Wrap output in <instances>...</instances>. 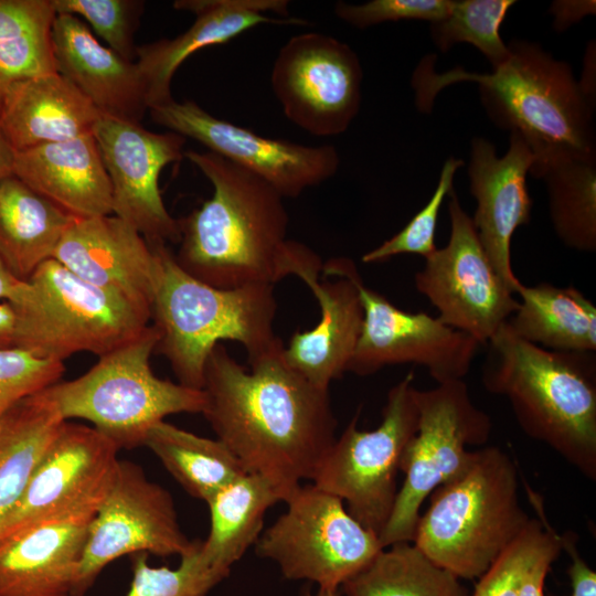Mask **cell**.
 Here are the masks:
<instances>
[{
    "instance_id": "6da1fadb",
    "label": "cell",
    "mask_w": 596,
    "mask_h": 596,
    "mask_svg": "<svg viewBox=\"0 0 596 596\" xmlns=\"http://www.w3.org/2000/svg\"><path fill=\"white\" fill-rule=\"evenodd\" d=\"M284 343L246 370L219 343L207 358L202 414L247 473L266 478L286 501L312 476L333 441L328 390L285 362Z\"/></svg>"
},
{
    "instance_id": "7a4b0ae2",
    "label": "cell",
    "mask_w": 596,
    "mask_h": 596,
    "mask_svg": "<svg viewBox=\"0 0 596 596\" xmlns=\"http://www.w3.org/2000/svg\"><path fill=\"white\" fill-rule=\"evenodd\" d=\"M508 47V58L491 73L461 66L437 73L435 55L425 56L412 76L418 110L430 113L443 88L473 82L490 120L519 132L529 145L534 156L530 172L558 156L596 158L595 104L585 96L570 64L535 42L512 40Z\"/></svg>"
},
{
    "instance_id": "3957f363",
    "label": "cell",
    "mask_w": 596,
    "mask_h": 596,
    "mask_svg": "<svg viewBox=\"0 0 596 596\" xmlns=\"http://www.w3.org/2000/svg\"><path fill=\"white\" fill-rule=\"evenodd\" d=\"M213 193L178 219L174 258L192 277L216 288L273 285L286 277L288 213L284 198L265 180L211 152L189 150Z\"/></svg>"
},
{
    "instance_id": "277c9868",
    "label": "cell",
    "mask_w": 596,
    "mask_h": 596,
    "mask_svg": "<svg viewBox=\"0 0 596 596\" xmlns=\"http://www.w3.org/2000/svg\"><path fill=\"white\" fill-rule=\"evenodd\" d=\"M485 389L509 402L521 429L596 479L595 352L549 350L508 321L486 344Z\"/></svg>"
},
{
    "instance_id": "5b68a950",
    "label": "cell",
    "mask_w": 596,
    "mask_h": 596,
    "mask_svg": "<svg viewBox=\"0 0 596 596\" xmlns=\"http://www.w3.org/2000/svg\"><path fill=\"white\" fill-rule=\"evenodd\" d=\"M150 245L151 319L160 334L156 350L167 358L178 383L202 390L207 358L221 341L241 343L248 362L283 342L274 332L273 285L216 288L184 272L167 244Z\"/></svg>"
},
{
    "instance_id": "8992f818",
    "label": "cell",
    "mask_w": 596,
    "mask_h": 596,
    "mask_svg": "<svg viewBox=\"0 0 596 596\" xmlns=\"http://www.w3.org/2000/svg\"><path fill=\"white\" fill-rule=\"evenodd\" d=\"M428 498L412 543L460 579L486 573L531 520L519 500L517 466L497 446L475 450L469 467Z\"/></svg>"
},
{
    "instance_id": "52a82bcc",
    "label": "cell",
    "mask_w": 596,
    "mask_h": 596,
    "mask_svg": "<svg viewBox=\"0 0 596 596\" xmlns=\"http://www.w3.org/2000/svg\"><path fill=\"white\" fill-rule=\"evenodd\" d=\"M160 339L148 326L138 337L100 355L83 375L41 393L64 421L85 419L120 449L143 446L147 432L172 414L201 413L203 390L155 375L150 356Z\"/></svg>"
},
{
    "instance_id": "ba28073f",
    "label": "cell",
    "mask_w": 596,
    "mask_h": 596,
    "mask_svg": "<svg viewBox=\"0 0 596 596\" xmlns=\"http://www.w3.org/2000/svg\"><path fill=\"white\" fill-rule=\"evenodd\" d=\"M11 305L18 315L15 347L58 361L78 352L104 355L138 337L150 320L53 258L38 267Z\"/></svg>"
},
{
    "instance_id": "9c48e42d",
    "label": "cell",
    "mask_w": 596,
    "mask_h": 596,
    "mask_svg": "<svg viewBox=\"0 0 596 596\" xmlns=\"http://www.w3.org/2000/svg\"><path fill=\"white\" fill-rule=\"evenodd\" d=\"M418 427L400 464L405 475L393 511L379 535L381 545L412 542L423 502L461 475L491 433L489 415L477 407L464 380L417 390Z\"/></svg>"
},
{
    "instance_id": "30bf717a",
    "label": "cell",
    "mask_w": 596,
    "mask_h": 596,
    "mask_svg": "<svg viewBox=\"0 0 596 596\" xmlns=\"http://www.w3.org/2000/svg\"><path fill=\"white\" fill-rule=\"evenodd\" d=\"M409 372L386 396L381 424L358 428L359 412L319 462L311 483L347 503V511L377 535L395 504L403 451L418 427L417 389Z\"/></svg>"
},
{
    "instance_id": "8fae6325",
    "label": "cell",
    "mask_w": 596,
    "mask_h": 596,
    "mask_svg": "<svg viewBox=\"0 0 596 596\" xmlns=\"http://www.w3.org/2000/svg\"><path fill=\"white\" fill-rule=\"evenodd\" d=\"M285 502L286 511L255 546L287 579L340 588L383 550L379 535L359 523L341 499L312 483L301 485Z\"/></svg>"
},
{
    "instance_id": "7c38bea8",
    "label": "cell",
    "mask_w": 596,
    "mask_h": 596,
    "mask_svg": "<svg viewBox=\"0 0 596 596\" xmlns=\"http://www.w3.org/2000/svg\"><path fill=\"white\" fill-rule=\"evenodd\" d=\"M321 272L326 277L349 276L362 305V329L347 371L366 376L387 365L413 363L426 368L437 383L468 374L481 347L472 337L438 317L397 308L364 285L349 258L329 259Z\"/></svg>"
},
{
    "instance_id": "4fadbf2b",
    "label": "cell",
    "mask_w": 596,
    "mask_h": 596,
    "mask_svg": "<svg viewBox=\"0 0 596 596\" xmlns=\"http://www.w3.org/2000/svg\"><path fill=\"white\" fill-rule=\"evenodd\" d=\"M448 196V243L424 258L414 284L441 322L486 345L519 301L492 266L455 191Z\"/></svg>"
},
{
    "instance_id": "5bb4252c",
    "label": "cell",
    "mask_w": 596,
    "mask_h": 596,
    "mask_svg": "<svg viewBox=\"0 0 596 596\" xmlns=\"http://www.w3.org/2000/svg\"><path fill=\"white\" fill-rule=\"evenodd\" d=\"M118 450L94 427L64 421L1 522L0 541L42 523L93 519L115 479Z\"/></svg>"
},
{
    "instance_id": "9a60e30c",
    "label": "cell",
    "mask_w": 596,
    "mask_h": 596,
    "mask_svg": "<svg viewBox=\"0 0 596 596\" xmlns=\"http://www.w3.org/2000/svg\"><path fill=\"white\" fill-rule=\"evenodd\" d=\"M363 70L347 43L302 32L278 50L270 86L286 118L316 137L343 134L360 111Z\"/></svg>"
},
{
    "instance_id": "2e32d148",
    "label": "cell",
    "mask_w": 596,
    "mask_h": 596,
    "mask_svg": "<svg viewBox=\"0 0 596 596\" xmlns=\"http://www.w3.org/2000/svg\"><path fill=\"white\" fill-rule=\"evenodd\" d=\"M194 545L182 532L174 502L140 466L119 460L113 485L92 519L72 596H84L99 573L128 554L183 555Z\"/></svg>"
},
{
    "instance_id": "e0dca14e",
    "label": "cell",
    "mask_w": 596,
    "mask_h": 596,
    "mask_svg": "<svg viewBox=\"0 0 596 596\" xmlns=\"http://www.w3.org/2000/svg\"><path fill=\"white\" fill-rule=\"evenodd\" d=\"M148 111L153 123L256 174L283 198L300 195L339 169V153L332 145L307 146L260 136L214 117L193 100L172 99Z\"/></svg>"
},
{
    "instance_id": "ac0fdd59",
    "label": "cell",
    "mask_w": 596,
    "mask_h": 596,
    "mask_svg": "<svg viewBox=\"0 0 596 596\" xmlns=\"http://www.w3.org/2000/svg\"><path fill=\"white\" fill-rule=\"evenodd\" d=\"M111 187L113 215L152 243H179V222L167 210L159 188L164 167L184 157L183 136L153 132L140 123L100 115L94 129Z\"/></svg>"
},
{
    "instance_id": "d6986e66",
    "label": "cell",
    "mask_w": 596,
    "mask_h": 596,
    "mask_svg": "<svg viewBox=\"0 0 596 596\" xmlns=\"http://www.w3.org/2000/svg\"><path fill=\"white\" fill-rule=\"evenodd\" d=\"M285 262L287 276H298L313 294L320 320L290 337L284 360L311 384L328 390L347 372L361 333L363 309L356 286L345 275L321 281V258L300 242L288 240Z\"/></svg>"
},
{
    "instance_id": "ffe728a7",
    "label": "cell",
    "mask_w": 596,
    "mask_h": 596,
    "mask_svg": "<svg viewBox=\"0 0 596 596\" xmlns=\"http://www.w3.org/2000/svg\"><path fill=\"white\" fill-rule=\"evenodd\" d=\"M533 161L532 150L517 131H510L503 157L489 140H471L468 177L477 203L472 224L492 266L513 294L522 283L512 268L511 242L517 228L531 221L526 175Z\"/></svg>"
},
{
    "instance_id": "44dd1931",
    "label": "cell",
    "mask_w": 596,
    "mask_h": 596,
    "mask_svg": "<svg viewBox=\"0 0 596 596\" xmlns=\"http://www.w3.org/2000/svg\"><path fill=\"white\" fill-rule=\"evenodd\" d=\"M173 7L193 13V24L173 39L136 47V63L145 82L149 108L173 99L174 73L195 52L225 44L259 24H309L307 20L290 17L287 0H177Z\"/></svg>"
},
{
    "instance_id": "7402d4cb",
    "label": "cell",
    "mask_w": 596,
    "mask_h": 596,
    "mask_svg": "<svg viewBox=\"0 0 596 596\" xmlns=\"http://www.w3.org/2000/svg\"><path fill=\"white\" fill-rule=\"evenodd\" d=\"M52 258L79 278L120 295L151 319L153 249L119 217L74 219Z\"/></svg>"
},
{
    "instance_id": "603a6c76",
    "label": "cell",
    "mask_w": 596,
    "mask_h": 596,
    "mask_svg": "<svg viewBox=\"0 0 596 596\" xmlns=\"http://www.w3.org/2000/svg\"><path fill=\"white\" fill-rule=\"evenodd\" d=\"M56 70L99 111L140 123L148 111L139 66L103 45L79 18L56 14L52 26Z\"/></svg>"
},
{
    "instance_id": "cb8c5ba5",
    "label": "cell",
    "mask_w": 596,
    "mask_h": 596,
    "mask_svg": "<svg viewBox=\"0 0 596 596\" xmlns=\"http://www.w3.org/2000/svg\"><path fill=\"white\" fill-rule=\"evenodd\" d=\"M13 175L75 219L113 214L110 181L93 134L15 151Z\"/></svg>"
},
{
    "instance_id": "d4e9b609",
    "label": "cell",
    "mask_w": 596,
    "mask_h": 596,
    "mask_svg": "<svg viewBox=\"0 0 596 596\" xmlns=\"http://www.w3.org/2000/svg\"><path fill=\"white\" fill-rule=\"evenodd\" d=\"M92 519L42 523L0 541V596H72Z\"/></svg>"
},
{
    "instance_id": "484cf974",
    "label": "cell",
    "mask_w": 596,
    "mask_h": 596,
    "mask_svg": "<svg viewBox=\"0 0 596 596\" xmlns=\"http://www.w3.org/2000/svg\"><path fill=\"white\" fill-rule=\"evenodd\" d=\"M100 117L92 103L60 73L20 81L0 111V130L15 151L93 134Z\"/></svg>"
},
{
    "instance_id": "4316f807",
    "label": "cell",
    "mask_w": 596,
    "mask_h": 596,
    "mask_svg": "<svg viewBox=\"0 0 596 596\" xmlns=\"http://www.w3.org/2000/svg\"><path fill=\"white\" fill-rule=\"evenodd\" d=\"M75 217L15 175L0 182V259L26 281L47 259Z\"/></svg>"
},
{
    "instance_id": "83f0119b",
    "label": "cell",
    "mask_w": 596,
    "mask_h": 596,
    "mask_svg": "<svg viewBox=\"0 0 596 596\" xmlns=\"http://www.w3.org/2000/svg\"><path fill=\"white\" fill-rule=\"evenodd\" d=\"M512 331L535 345L557 351H596V307L575 287L521 285Z\"/></svg>"
},
{
    "instance_id": "f1b7e54d",
    "label": "cell",
    "mask_w": 596,
    "mask_h": 596,
    "mask_svg": "<svg viewBox=\"0 0 596 596\" xmlns=\"http://www.w3.org/2000/svg\"><path fill=\"white\" fill-rule=\"evenodd\" d=\"M281 497L264 477L246 473L214 493L207 501L211 526L201 541L204 558L225 572L257 542L267 510Z\"/></svg>"
},
{
    "instance_id": "f546056e",
    "label": "cell",
    "mask_w": 596,
    "mask_h": 596,
    "mask_svg": "<svg viewBox=\"0 0 596 596\" xmlns=\"http://www.w3.org/2000/svg\"><path fill=\"white\" fill-rule=\"evenodd\" d=\"M63 422L41 392L19 401L0 417V524L18 504Z\"/></svg>"
},
{
    "instance_id": "4dcf8cb0",
    "label": "cell",
    "mask_w": 596,
    "mask_h": 596,
    "mask_svg": "<svg viewBox=\"0 0 596 596\" xmlns=\"http://www.w3.org/2000/svg\"><path fill=\"white\" fill-rule=\"evenodd\" d=\"M143 446L159 458L190 496L205 502L247 473L220 439L198 436L164 421L150 427Z\"/></svg>"
},
{
    "instance_id": "1f68e13d",
    "label": "cell",
    "mask_w": 596,
    "mask_h": 596,
    "mask_svg": "<svg viewBox=\"0 0 596 596\" xmlns=\"http://www.w3.org/2000/svg\"><path fill=\"white\" fill-rule=\"evenodd\" d=\"M531 175L546 187L549 214L558 240L578 252L596 251V158L554 157Z\"/></svg>"
},
{
    "instance_id": "d6a6232c",
    "label": "cell",
    "mask_w": 596,
    "mask_h": 596,
    "mask_svg": "<svg viewBox=\"0 0 596 596\" xmlns=\"http://www.w3.org/2000/svg\"><path fill=\"white\" fill-rule=\"evenodd\" d=\"M52 0H0V111L11 86L56 73Z\"/></svg>"
},
{
    "instance_id": "836d02e7",
    "label": "cell",
    "mask_w": 596,
    "mask_h": 596,
    "mask_svg": "<svg viewBox=\"0 0 596 596\" xmlns=\"http://www.w3.org/2000/svg\"><path fill=\"white\" fill-rule=\"evenodd\" d=\"M342 596H468L460 578L437 566L412 542L384 547L340 586Z\"/></svg>"
},
{
    "instance_id": "e575fe53",
    "label": "cell",
    "mask_w": 596,
    "mask_h": 596,
    "mask_svg": "<svg viewBox=\"0 0 596 596\" xmlns=\"http://www.w3.org/2000/svg\"><path fill=\"white\" fill-rule=\"evenodd\" d=\"M514 3L513 0H451L447 15L430 23L432 41L441 52L457 43H469L496 68L509 56L500 26Z\"/></svg>"
},
{
    "instance_id": "d590c367",
    "label": "cell",
    "mask_w": 596,
    "mask_h": 596,
    "mask_svg": "<svg viewBox=\"0 0 596 596\" xmlns=\"http://www.w3.org/2000/svg\"><path fill=\"white\" fill-rule=\"evenodd\" d=\"M538 518L530 520L518 539L483 573L471 595L519 596L522 578L531 566L550 553H561L562 535L547 521L539 494L525 486Z\"/></svg>"
},
{
    "instance_id": "8d00e7d4",
    "label": "cell",
    "mask_w": 596,
    "mask_h": 596,
    "mask_svg": "<svg viewBox=\"0 0 596 596\" xmlns=\"http://www.w3.org/2000/svg\"><path fill=\"white\" fill-rule=\"evenodd\" d=\"M175 568L153 567L147 553L132 561V579L126 596H205L230 573L212 566L201 552V541L180 556Z\"/></svg>"
},
{
    "instance_id": "74e56055",
    "label": "cell",
    "mask_w": 596,
    "mask_h": 596,
    "mask_svg": "<svg viewBox=\"0 0 596 596\" xmlns=\"http://www.w3.org/2000/svg\"><path fill=\"white\" fill-rule=\"evenodd\" d=\"M464 166L461 159L448 158L439 173L437 187L428 202L395 235L362 256L365 264L382 263L394 256L415 254L423 258L437 247L435 234L441 204L454 190L456 171Z\"/></svg>"
},
{
    "instance_id": "f35d334b",
    "label": "cell",
    "mask_w": 596,
    "mask_h": 596,
    "mask_svg": "<svg viewBox=\"0 0 596 596\" xmlns=\"http://www.w3.org/2000/svg\"><path fill=\"white\" fill-rule=\"evenodd\" d=\"M52 4L56 14L82 17L109 49L134 62V36L143 12V1L52 0Z\"/></svg>"
},
{
    "instance_id": "ab89813d",
    "label": "cell",
    "mask_w": 596,
    "mask_h": 596,
    "mask_svg": "<svg viewBox=\"0 0 596 596\" xmlns=\"http://www.w3.org/2000/svg\"><path fill=\"white\" fill-rule=\"evenodd\" d=\"M63 361L17 348H0V417L19 401L60 381Z\"/></svg>"
},
{
    "instance_id": "60d3db41",
    "label": "cell",
    "mask_w": 596,
    "mask_h": 596,
    "mask_svg": "<svg viewBox=\"0 0 596 596\" xmlns=\"http://www.w3.org/2000/svg\"><path fill=\"white\" fill-rule=\"evenodd\" d=\"M451 0H370L364 3L338 1L333 11L341 21L368 29L385 22L424 20L429 23L444 19Z\"/></svg>"
},
{
    "instance_id": "b9f144b4",
    "label": "cell",
    "mask_w": 596,
    "mask_h": 596,
    "mask_svg": "<svg viewBox=\"0 0 596 596\" xmlns=\"http://www.w3.org/2000/svg\"><path fill=\"white\" fill-rule=\"evenodd\" d=\"M562 547L571 557V596H596V573L578 553L574 535H562Z\"/></svg>"
},
{
    "instance_id": "7bdbcfd3",
    "label": "cell",
    "mask_w": 596,
    "mask_h": 596,
    "mask_svg": "<svg viewBox=\"0 0 596 596\" xmlns=\"http://www.w3.org/2000/svg\"><path fill=\"white\" fill-rule=\"evenodd\" d=\"M554 29L566 30L584 17L595 13V1H554L551 6Z\"/></svg>"
},
{
    "instance_id": "ee69618b",
    "label": "cell",
    "mask_w": 596,
    "mask_h": 596,
    "mask_svg": "<svg viewBox=\"0 0 596 596\" xmlns=\"http://www.w3.org/2000/svg\"><path fill=\"white\" fill-rule=\"evenodd\" d=\"M561 553H550L538 560L522 578L519 596H544V582L552 563Z\"/></svg>"
},
{
    "instance_id": "f6af8a7d",
    "label": "cell",
    "mask_w": 596,
    "mask_h": 596,
    "mask_svg": "<svg viewBox=\"0 0 596 596\" xmlns=\"http://www.w3.org/2000/svg\"><path fill=\"white\" fill-rule=\"evenodd\" d=\"M18 332V315L13 306L0 302V348L15 347Z\"/></svg>"
},
{
    "instance_id": "bcb514c9",
    "label": "cell",
    "mask_w": 596,
    "mask_h": 596,
    "mask_svg": "<svg viewBox=\"0 0 596 596\" xmlns=\"http://www.w3.org/2000/svg\"><path fill=\"white\" fill-rule=\"evenodd\" d=\"M24 285L25 281L15 278L0 259V300L14 304L19 299Z\"/></svg>"
},
{
    "instance_id": "7dc6e473",
    "label": "cell",
    "mask_w": 596,
    "mask_h": 596,
    "mask_svg": "<svg viewBox=\"0 0 596 596\" xmlns=\"http://www.w3.org/2000/svg\"><path fill=\"white\" fill-rule=\"evenodd\" d=\"M585 96L595 104V49L588 47L585 55L583 81L578 82Z\"/></svg>"
},
{
    "instance_id": "c3c4849f",
    "label": "cell",
    "mask_w": 596,
    "mask_h": 596,
    "mask_svg": "<svg viewBox=\"0 0 596 596\" xmlns=\"http://www.w3.org/2000/svg\"><path fill=\"white\" fill-rule=\"evenodd\" d=\"M15 150L10 146L0 130V182L13 175Z\"/></svg>"
},
{
    "instance_id": "681fc988",
    "label": "cell",
    "mask_w": 596,
    "mask_h": 596,
    "mask_svg": "<svg viewBox=\"0 0 596 596\" xmlns=\"http://www.w3.org/2000/svg\"><path fill=\"white\" fill-rule=\"evenodd\" d=\"M300 596H342V595H341L340 588L317 587V589L313 592L308 585L307 587L302 589Z\"/></svg>"
}]
</instances>
